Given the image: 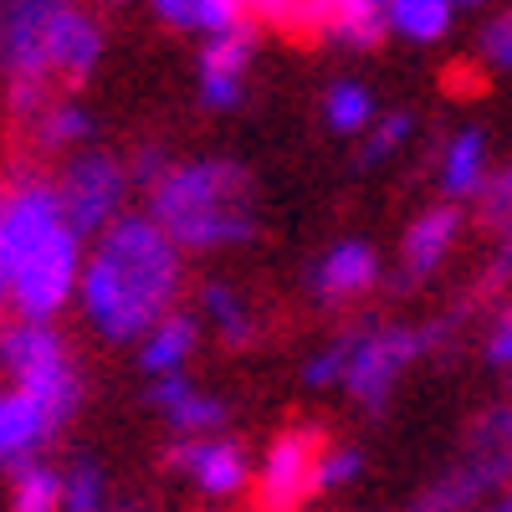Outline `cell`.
<instances>
[{"label":"cell","instance_id":"6da1fadb","mask_svg":"<svg viewBox=\"0 0 512 512\" xmlns=\"http://www.w3.org/2000/svg\"><path fill=\"white\" fill-rule=\"evenodd\" d=\"M185 287V256L175 251L149 216H123L93 241L77 272V303L108 344H139V338L175 313Z\"/></svg>","mask_w":512,"mask_h":512},{"label":"cell","instance_id":"7a4b0ae2","mask_svg":"<svg viewBox=\"0 0 512 512\" xmlns=\"http://www.w3.org/2000/svg\"><path fill=\"white\" fill-rule=\"evenodd\" d=\"M82 272V241L72 236L57 185L21 169L0 185V313L11 323H52Z\"/></svg>","mask_w":512,"mask_h":512},{"label":"cell","instance_id":"3957f363","mask_svg":"<svg viewBox=\"0 0 512 512\" xmlns=\"http://www.w3.org/2000/svg\"><path fill=\"white\" fill-rule=\"evenodd\" d=\"M144 216L175 241V251H226L246 246L262 231L256 216V180L251 169L221 154L175 159L149 190Z\"/></svg>","mask_w":512,"mask_h":512},{"label":"cell","instance_id":"277c9868","mask_svg":"<svg viewBox=\"0 0 512 512\" xmlns=\"http://www.w3.org/2000/svg\"><path fill=\"white\" fill-rule=\"evenodd\" d=\"M52 6L57 0H0V82L16 123H31L57 93Z\"/></svg>","mask_w":512,"mask_h":512},{"label":"cell","instance_id":"5b68a950","mask_svg":"<svg viewBox=\"0 0 512 512\" xmlns=\"http://www.w3.org/2000/svg\"><path fill=\"white\" fill-rule=\"evenodd\" d=\"M0 364L11 374V390L31 395L57 425H67L82 405V374L52 323H6L0 328Z\"/></svg>","mask_w":512,"mask_h":512},{"label":"cell","instance_id":"8992f818","mask_svg":"<svg viewBox=\"0 0 512 512\" xmlns=\"http://www.w3.org/2000/svg\"><path fill=\"white\" fill-rule=\"evenodd\" d=\"M446 328H451V318H436V323H425V328H400V323H390V328H364V333H354L349 364H344V379H338V384L349 390V400H354L359 410L379 415L384 405H390L400 374H405L415 359L431 354L441 338H446Z\"/></svg>","mask_w":512,"mask_h":512},{"label":"cell","instance_id":"52a82bcc","mask_svg":"<svg viewBox=\"0 0 512 512\" xmlns=\"http://www.w3.org/2000/svg\"><path fill=\"white\" fill-rule=\"evenodd\" d=\"M52 185H57V205H62L72 236H77V241H98V236L123 216L128 169H123V159L108 154V149H77Z\"/></svg>","mask_w":512,"mask_h":512},{"label":"cell","instance_id":"ba28073f","mask_svg":"<svg viewBox=\"0 0 512 512\" xmlns=\"http://www.w3.org/2000/svg\"><path fill=\"white\" fill-rule=\"evenodd\" d=\"M323 431L318 425H287V431L267 446L262 466H256V512H303V502L313 497V466L323 456Z\"/></svg>","mask_w":512,"mask_h":512},{"label":"cell","instance_id":"9c48e42d","mask_svg":"<svg viewBox=\"0 0 512 512\" xmlns=\"http://www.w3.org/2000/svg\"><path fill=\"white\" fill-rule=\"evenodd\" d=\"M256 41H262V26L251 16L236 21L221 36H205L200 41V57H195V93L205 108L231 113L246 98V82H251V62H256Z\"/></svg>","mask_w":512,"mask_h":512},{"label":"cell","instance_id":"30bf717a","mask_svg":"<svg viewBox=\"0 0 512 512\" xmlns=\"http://www.w3.org/2000/svg\"><path fill=\"white\" fill-rule=\"evenodd\" d=\"M169 472H180L195 492L205 497H236L251 482L246 451L231 436H200V441H175L169 446Z\"/></svg>","mask_w":512,"mask_h":512},{"label":"cell","instance_id":"8fae6325","mask_svg":"<svg viewBox=\"0 0 512 512\" xmlns=\"http://www.w3.org/2000/svg\"><path fill=\"white\" fill-rule=\"evenodd\" d=\"M103 47H108L103 21L93 11L57 0V11H52V72H57V88H82V82L98 72Z\"/></svg>","mask_w":512,"mask_h":512},{"label":"cell","instance_id":"7c38bea8","mask_svg":"<svg viewBox=\"0 0 512 512\" xmlns=\"http://www.w3.org/2000/svg\"><path fill=\"white\" fill-rule=\"evenodd\" d=\"M379 282V251L369 241H333L313 272H308V287L318 303H354V297H364L369 287Z\"/></svg>","mask_w":512,"mask_h":512},{"label":"cell","instance_id":"4fadbf2b","mask_svg":"<svg viewBox=\"0 0 512 512\" xmlns=\"http://www.w3.org/2000/svg\"><path fill=\"white\" fill-rule=\"evenodd\" d=\"M154 410L164 415V425L175 431L180 441H200V436H221L226 425V400L200 390V384H190L185 374H169V379H154L149 390Z\"/></svg>","mask_w":512,"mask_h":512},{"label":"cell","instance_id":"5bb4252c","mask_svg":"<svg viewBox=\"0 0 512 512\" xmlns=\"http://www.w3.org/2000/svg\"><path fill=\"white\" fill-rule=\"evenodd\" d=\"M456 236H461V210H456L451 200L420 210V216L405 226V236H400V272H405V282L431 277L446 256H451Z\"/></svg>","mask_w":512,"mask_h":512},{"label":"cell","instance_id":"9a60e30c","mask_svg":"<svg viewBox=\"0 0 512 512\" xmlns=\"http://www.w3.org/2000/svg\"><path fill=\"white\" fill-rule=\"evenodd\" d=\"M461 466L472 472L487 492H497L502 482H512V405H492L472 420L466 431V456Z\"/></svg>","mask_w":512,"mask_h":512},{"label":"cell","instance_id":"2e32d148","mask_svg":"<svg viewBox=\"0 0 512 512\" xmlns=\"http://www.w3.org/2000/svg\"><path fill=\"white\" fill-rule=\"evenodd\" d=\"M62 431V425L41 410L31 395L21 390H0V466H26L36 461V451L47 446L52 436Z\"/></svg>","mask_w":512,"mask_h":512},{"label":"cell","instance_id":"e0dca14e","mask_svg":"<svg viewBox=\"0 0 512 512\" xmlns=\"http://www.w3.org/2000/svg\"><path fill=\"white\" fill-rule=\"evenodd\" d=\"M200 344V318L175 308L169 318H159L144 338H139V364L149 379H169V374H185V364L195 359Z\"/></svg>","mask_w":512,"mask_h":512},{"label":"cell","instance_id":"ac0fdd59","mask_svg":"<svg viewBox=\"0 0 512 512\" xmlns=\"http://www.w3.org/2000/svg\"><path fill=\"white\" fill-rule=\"evenodd\" d=\"M390 36L384 26V0H328V21H323V41L344 52H374Z\"/></svg>","mask_w":512,"mask_h":512},{"label":"cell","instance_id":"d6986e66","mask_svg":"<svg viewBox=\"0 0 512 512\" xmlns=\"http://www.w3.org/2000/svg\"><path fill=\"white\" fill-rule=\"evenodd\" d=\"M482 185H487V134L482 128H461L441 149V190L456 205L466 195H482Z\"/></svg>","mask_w":512,"mask_h":512},{"label":"cell","instance_id":"ffe728a7","mask_svg":"<svg viewBox=\"0 0 512 512\" xmlns=\"http://www.w3.org/2000/svg\"><path fill=\"white\" fill-rule=\"evenodd\" d=\"M200 308H205V323L216 328V338L226 349L256 344V313H251V303L231 282H205L200 287Z\"/></svg>","mask_w":512,"mask_h":512},{"label":"cell","instance_id":"44dd1931","mask_svg":"<svg viewBox=\"0 0 512 512\" xmlns=\"http://www.w3.org/2000/svg\"><path fill=\"white\" fill-rule=\"evenodd\" d=\"M154 21L169 31H195L205 41V36H221L236 21H246V6L241 0H159Z\"/></svg>","mask_w":512,"mask_h":512},{"label":"cell","instance_id":"7402d4cb","mask_svg":"<svg viewBox=\"0 0 512 512\" xmlns=\"http://www.w3.org/2000/svg\"><path fill=\"white\" fill-rule=\"evenodd\" d=\"M456 11L461 6H451V0H390L384 6V26H390V36L431 47V41H441L456 26Z\"/></svg>","mask_w":512,"mask_h":512},{"label":"cell","instance_id":"603a6c76","mask_svg":"<svg viewBox=\"0 0 512 512\" xmlns=\"http://www.w3.org/2000/svg\"><path fill=\"white\" fill-rule=\"evenodd\" d=\"M93 128H98L93 113L82 103H72V98H52L47 108L31 118V134H36L41 149H82L93 139Z\"/></svg>","mask_w":512,"mask_h":512},{"label":"cell","instance_id":"cb8c5ba5","mask_svg":"<svg viewBox=\"0 0 512 512\" xmlns=\"http://www.w3.org/2000/svg\"><path fill=\"white\" fill-rule=\"evenodd\" d=\"M246 16L262 31H282V36H318L323 41V21H328V0H256L246 6Z\"/></svg>","mask_w":512,"mask_h":512},{"label":"cell","instance_id":"d4e9b609","mask_svg":"<svg viewBox=\"0 0 512 512\" xmlns=\"http://www.w3.org/2000/svg\"><path fill=\"white\" fill-rule=\"evenodd\" d=\"M374 118H379V103L354 77H338L333 88L323 93V123L333 128V134H369Z\"/></svg>","mask_w":512,"mask_h":512},{"label":"cell","instance_id":"484cf974","mask_svg":"<svg viewBox=\"0 0 512 512\" xmlns=\"http://www.w3.org/2000/svg\"><path fill=\"white\" fill-rule=\"evenodd\" d=\"M11 512H62V472L47 461H26L11 472Z\"/></svg>","mask_w":512,"mask_h":512},{"label":"cell","instance_id":"4316f807","mask_svg":"<svg viewBox=\"0 0 512 512\" xmlns=\"http://www.w3.org/2000/svg\"><path fill=\"white\" fill-rule=\"evenodd\" d=\"M482 497H487V487L456 461L451 472H441L431 487H425V492L410 502V512H472Z\"/></svg>","mask_w":512,"mask_h":512},{"label":"cell","instance_id":"83f0119b","mask_svg":"<svg viewBox=\"0 0 512 512\" xmlns=\"http://www.w3.org/2000/svg\"><path fill=\"white\" fill-rule=\"evenodd\" d=\"M62 512H113L108 477L98 461H77L62 472Z\"/></svg>","mask_w":512,"mask_h":512},{"label":"cell","instance_id":"f1b7e54d","mask_svg":"<svg viewBox=\"0 0 512 512\" xmlns=\"http://www.w3.org/2000/svg\"><path fill=\"white\" fill-rule=\"evenodd\" d=\"M410 139H415V113H410V108H390V113H379V118L369 123V134H364V154H359V164L369 169V164L395 159Z\"/></svg>","mask_w":512,"mask_h":512},{"label":"cell","instance_id":"f546056e","mask_svg":"<svg viewBox=\"0 0 512 512\" xmlns=\"http://www.w3.org/2000/svg\"><path fill=\"white\" fill-rule=\"evenodd\" d=\"M359 472H364V451L328 441L323 456H318V466H313V497L318 492H344L349 482H359Z\"/></svg>","mask_w":512,"mask_h":512},{"label":"cell","instance_id":"4dcf8cb0","mask_svg":"<svg viewBox=\"0 0 512 512\" xmlns=\"http://www.w3.org/2000/svg\"><path fill=\"white\" fill-rule=\"evenodd\" d=\"M349 344H354V333H338L333 344H323L318 354H308V364H303V384H308V390H328V384L344 379Z\"/></svg>","mask_w":512,"mask_h":512},{"label":"cell","instance_id":"1f68e13d","mask_svg":"<svg viewBox=\"0 0 512 512\" xmlns=\"http://www.w3.org/2000/svg\"><path fill=\"white\" fill-rule=\"evenodd\" d=\"M477 57L497 72H512V11H497L477 31Z\"/></svg>","mask_w":512,"mask_h":512},{"label":"cell","instance_id":"d6a6232c","mask_svg":"<svg viewBox=\"0 0 512 512\" xmlns=\"http://www.w3.org/2000/svg\"><path fill=\"white\" fill-rule=\"evenodd\" d=\"M482 226H492V231H507L512 226V164L507 169H497V175H487V185H482Z\"/></svg>","mask_w":512,"mask_h":512},{"label":"cell","instance_id":"836d02e7","mask_svg":"<svg viewBox=\"0 0 512 512\" xmlns=\"http://www.w3.org/2000/svg\"><path fill=\"white\" fill-rule=\"evenodd\" d=\"M169 164H175V159H169L159 144H139V149H134V159H128L123 169H128V185H144V190H154V185H159V175H164Z\"/></svg>","mask_w":512,"mask_h":512},{"label":"cell","instance_id":"e575fe53","mask_svg":"<svg viewBox=\"0 0 512 512\" xmlns=\"http://www.w3.org/2000/svg\"><path fill=\"white\" fill-rule=\"evenodd\" d=\"M507 282H512V226L497 231V251H492V262H487V272H482V282H477V297H492V292H502Z\"/></svg>","mask_w":512,"mask_h":512},{"label":"cell","instance_id":"d590c367","mask_svg":"<svg viewBox=\"0 0 512 512\" xmlns=\"http://www.w3.org/2000/svg\"><path fill=\"white\" fill-rule=\"evenodd\" d=\"M487 359L497 369H512V303L497 313V328L487 333Z\"/></svg>","mask_w":512,"mask_h":512},{"label":"cell","instance_id":"8d00e7d4","mask_svg":"<svg viewBox=\"0 0 512 512\" xmlns=\"http://www.w3.org/2000/svg\"><path fill=\"white\" fill-rule=\"evenodd\" d=\"M487 512H512V487H507V492H497V497L487 502Z\"/></svg>","mask_w":512,"mask_h":512}]
</instances>
